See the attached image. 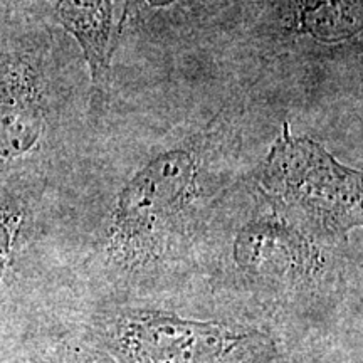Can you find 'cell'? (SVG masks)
<instances>
[{
  "label": "cell",
  "mask_w": 363,
  "mask_h": 363,
  "mask_svg": "<svg viewBox=\"0 0 363 363\" xmlns=\"http://www.w3.org/2000/svg\"><path fill=\"white\" fill-rule=\"evenodd\" d=\"M51 86L34 45L0 51V163L33 155L48 133Z\"/></svg>",
  "instance_id": "obj_1"
},
{
  "label": "cell",
  "mask_w": 363,
  "mask_h": 363,
  "mask_svg": "<svg viewBox=\"0 0 363 363\" xmlns=\"http://www.w3.org/2000/svg\"><path fill=\"white\" fill-rule=\"evenodd\" d=\"M118 335L133 363H230L249 340L224 326L158 313L125 318Z\"/></svg>",
  "instance_id": "obj_2"
},
{
  "label": "cell",
  "mask_w": 363,
  "mask_h": 363,
  "mask_svg": "<svg viewBox=\"0 0 363 363\" xmlns=\"http://www.w3.org/2000/svg\"><path fill=\"white\" fill-rule=\"evenodd\" d=\"M197 165V157L182 148L160 153L145 165L118 197L116 238L128 244L155 234L192 195Z\"/></svg>",
  "instance_id": "obj_3"
},
{
  "label": "cell",
  "mask_w": 363,
  "mask_h": 363,
  "mask_svg": "<svg viewBox=\"0 0 363 363\" xmlns=\"http://www.w3.org/2000/svg\"><path fill=\"white\" fill-rule=\"evenodd\" d=\"M269 179L299 206L338 216L360 206V174L352 172L308 138H293L288 126L269 158Z\"/></svg>",
  "instance_id": "obj_4"
},
{
  "label": "cell",
  "mask_w": 363,
  "mask_h": 363,
  "mask_svg": "<svg viewBox=\"0 0 363 363\" xmlns=\"http://www.w3.org/2000/svg\"><path fill=\"white\" fill-rule=\"evenodd\" d=\"M43 4L78 43L94 83H103L111 62L115 0H43Z\"/></svg>",
  "instance_id": "obj_5"
},
{
  "label": "cell",
  "mask_w": 363,
  "mask_h": 363,
  "mask_svg": "<svg viewBox=\"0 0 363 363\" xmlns=\"http://www.w3.org/2000/svg\"><path fill=\"white\" fill-rule=\"evenodd\" d=\"M294 27L321 43H340L362 30V0H294Z\"/></svg>",
  "instance_id": "obj_6"
},
{
  "label": "cell",
  "mask_w": 363,
  "mask_h": 363,
  "mask_svg": "<svg viewBox=\"0 0 363 363\" xmlns=\"http://www.w3.org/2000/svg\"><path fill=\"white\" fill-rule=\"evenodd\" d=\"M21 225V214L11 207H0V279L11 261Z\"/></svg>",
  "instance_id": "obj_7"
},
{
  "label": "cell",
  "mask_w": 363,
  "mask_h": 363,
  "mask_svg": "<svg viewBox=\"0 0 363 363\" xmlns=\"http://www.w3.org/2000/svg\"><path fill=\"white\" fill-rule=\"evenodd\" d=\"M143 9H152V11H158V9H169L175 4H179L180 0H133Z\"/></svg>",
  "instance_id": "obj_8"
}]
</instances>
